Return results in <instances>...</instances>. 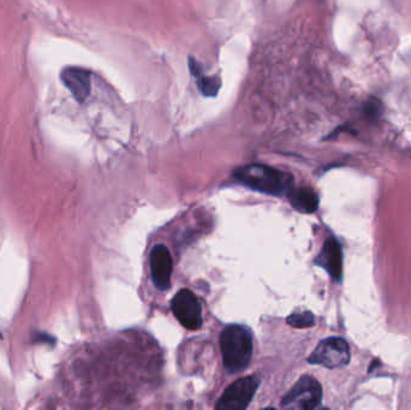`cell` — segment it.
Instances as JSON below:
<instances>
[{
    "mask_svg": "<svg viewBox=\"0 0 411 410\" xmlns=\"http://www.w3.org/2000/svg\"><path fill=\"white\" fill-rule=\"evenodd\" d=\"M237 182L269 195L281 196L293 189V176L274 167L252 164L235 171Z\"/></svg>",
    "mask_w": 411,
    "mask_h": 410,
    "instance_id": "cell-1",
    "label": "cell"
},
{
    "mask_svg": "<svg viewBox=\"0 0 411 410\" xmlns=\"http://www.w3.org/2000/svg\"><path fill=\"white\" fill-rule=\"evenodd\" d=\"M220 348L228 372H240L247 368L252 360V333L245 326H226L220 336Z\"/></svg>",
    "mask_w": 411,
    "mask_h": 410,
    "instance_id": "cell-2",
    "label": "cell"
},
{
    "mask_svg": "<svg viewBox=\"0 0 411 410\" xmlns=\"http://www.w3.org/2000/svg\"><path fill=\"white\" fill-rule=\"evenodd\" d=\"M322 389L317 379L305 375L281 399V408L293 410H313L321 403Z\"/></svg>",
    "mask_w": 411,
    "mask_h": 410,
    "instance_id": "cell-3",
    "label": "cell"
},
{
    "mask_svg": "<svg viewBox=\"0 0 411 410\" xmlns=\"http://www.w3.org/2000/svg\"><path fill=\"white\" fill-rule=\"evenodd\" d=\"M350 361V349L345 339L331 337L320 342L314 350L308 362L312 365H321L327 368H341Z\"/></svg>",
    "mask_w": 411,
    "mask_h": 410,
    "instance_id": "cell-4",
    "label": "cell"
},
{
    "mask_svg": "<svg viewBox=\"0 0 411 410\" xmlns=\"http://www.w3.org/2000/svg\"><path fill=\"white\" fill-rule=\"evenodd\" d=\"M257 377H245L238 379L225 390L219 398L216 408L218 410H243L252 402L254 394L259 387Z\"/></svg>",
    "mask_w": 411,
    "mask_h": 410,
    "instance_id": "cell-5",
    "label": "cell"
},
{
    "mask_svg": "<svg viewBox=\"0 0 411 410\" xmlns=\"http://www.w3.org/2000/svg\"><path fill=\"white\" fill-rule=\"evenodd\" d=\"M171 308L177 320L185 329L196 331L202 325V308L197 297L190 290H179L172 300Z\"/></svg>",
    "mask_w": 411,
    "mask_h": 410,
    "instance_id": "cell-6",
    "label": "cell"
},
{
    "mask_svg": "<svg viewBox=\"0 0 411 410\" xmlns=\"http://www.w3.org/2000/svg\"><path fill=\"white\" fill-rule=\"evenodd\" d=\"M61 80L76 102L80 104L86 102L92 90V73L90 70L81 66H66L61 70Z\"/></svg>",
    "mask_w": 411,
    "mask_h": 410,
    "instance_id": "cell-7",
    "label": "cell"
},
{
    "mask_svg": "<svg viewBox=\"0 0 411 410\" xmlns=\"http://www.w3.org/2000/svg\"><path fill=\"white\" fill-rule=\"evenodd\" d=\"M151 275L155 288L165 291L171 285L172 258L165 246H155L149 258Z\"/></svg>",
    "mask_w": 411,
    "mask_h": 410,
    "instance_id": "cell-8",
    "label": "cell"
},
{
    "mask_svg": "<svg viewBox=\"0 0 411 410\" xmlns=\"http://www.w3.org/2000/svg\"><path fill=\"white\" fill-rule=\"evenodd\" d=\"M317 264L325 268L334 280H341L343 275V253L338 241L329 239L317 258Z\"/></svg>",
    "mask_w": 411,
    "mask_h": 410,
    "instance_id": "cell-9",
    "label": "cell"
},
{
    "mask_svg": "<svg viewBox=\"0 0 411 410\" xmlns=\"http://www.w3.org/2000/svg\"><path fill=\"white\" fill-rule=\"evenodd\" d=\"M189 69L195 78L200 93L206 98H214L221 88V80L218 76H209L204 73V68L194 58H189Z\"/></svg>",
    "mask_w": 411,
    "mask_h": 410,
    "instance_id": "cell-10",
    "label": "cell"
},
{
    "mask_svg": "<svg viewBox=\"0 0 411 410\" xmlns=\"http://www.w3.org/2000/svg\"><path fill=\"white\" fill-rule=\"evenodd\" d=\"M289 198L293 207L302 213H313L319 206L318 195L310 188L291 189L289 191Z\"/></svg>",
    "mask_w": 411,
    "mask_h": 410,
    "instance_id": "cell-11",
    "label": "cell"
},
{
    "mask_svg": "<svg viewBox=\"0 0 411 410\" xmlns=\"http://www.w3.org/2000/svg\"><path fill=\"white\" fill-rule=\"evenodd\" d=\"M363 114L364 117L371 121V122H376L383 116L384 106L383 102H380L378 98L372 97L368 99L364 105H363Z\"/></svg>",
    "mask_w": 411,
    "mask_h": 410,
    "instance_id": "cell-12",
    "label": "cell"
},
{
    "mask_svg": "<svg viewBox=\"0 0 411 410\" xmlns=\"http://www.w3.org/2000/svg\"><path fill=\"white\" fill-rule=\"evenodd\" d=\"M288 324L296 329H307L315 324V317L310 312L293 313L288 318Z\"/></svg>",
    "mask_w": 411,
    "mask_h": 410,
    "instance_id": "cell-13",
    "label": "cell"
}]
</instances>
